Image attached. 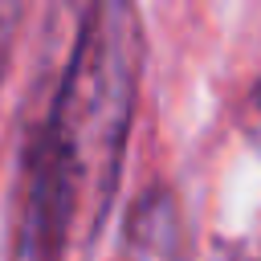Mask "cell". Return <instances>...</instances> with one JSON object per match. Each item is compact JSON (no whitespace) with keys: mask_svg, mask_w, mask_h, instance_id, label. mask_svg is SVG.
<instances>
[{"mask_svg":"<svg viewBox=\"0 0 261 261\" xmlns=\"http://www.w3.org/2000/svg\"><path fill=\"white\" fill-rule=\"evenodd\" d=\"M139 69L143 24L135 0H94L29 159L24 261H57L77 237L90 241L102 228L122 171Z\"/></svg>","mask_w":261,"mask_h":261,"instance_id":"1","label":"cell"},{"mask_svg":"<svg viewBox=\"0 0 261 261\" xmlns=\"http://www.w3.org/2000/svg\"><path fill=\"white\" fill-rule=\"evenodd\" d=\"M20 12H24V0H0V73H4V61H8V45H12V37H16Z\"/></svg>","mask_w":261,"mask_h":261,"instance_id":"2","label":"cell"},{"mask_svg":"<svg viewBox=\"0 0 261 261\" xmlns=\"http://www.w3.org/2000/svg\"><path fill=\"white\" fill-rule=\"evenodd\" d=\"M245 126H249L253 143L261 147V82H257V90H253V98H249V106H245Z\"/></svg>","mask_w":261,"mask_h":261,"instance_id":"3","label":"cell"}]
</instances>
